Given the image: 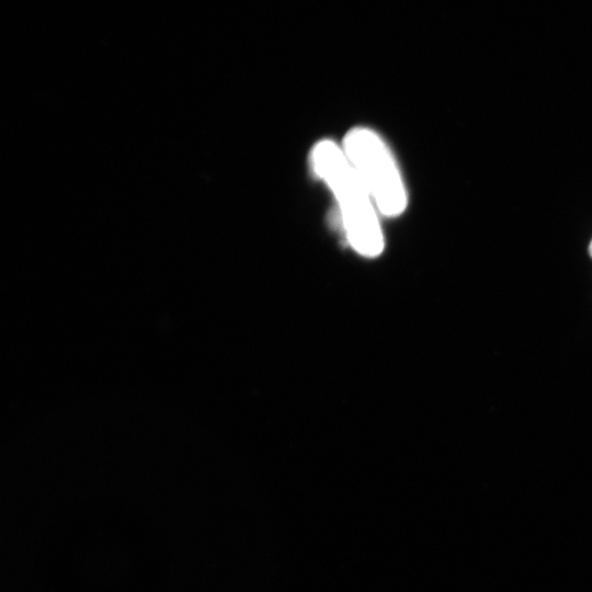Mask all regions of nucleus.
Returning <instances> with one entry per match:
<instances>
[{
	"label": "nucleus",
	"instance_id": "obj_1",
	"mask_svg": "<svg viewBox=\"0 0 592 592\" xmlns=\"http://www.w3.org/2000/svg\"><path fill=\"white\" fill-rule=\"evenodd\" d=\"M310 166L332 192L351 247L364 257L379 255L384 249L379 212L342 146L329 139L318 141L310 151Z\"/></svg>",
	"mask_w": 592,
	"mask_h": 592
},
{
	"label": "nucleus",
	"instance_id": "obj_2",
	"mask_svg": "<svg viewBox=\"0 0 592 592\" xmlns=\"http://www.w3.org/2000/svg\"><path fill=\"white\" fill-rule=\"evenodd\" d=\"M342 149L369 193L379 214L396 217L408 205V194L397 162L374 130L355 127L344 136Z\"/></svg>",
	"mask_w": 592,
	"mask_h": 592
},
{
	"label": "nucleus",
	"instance_id": "obj_3",
	"mask_svg": "<svg viewBox=\"0 0 592 592\" xmlns=\"http://www.w3.org/2000/svg\"><path fill=\"white\" fill-rule=\"evenodd\" d=\"M589 252H590V254H591V257H592V240H591V242H590V244H589Z\"/></svg>",
	"mask_w": 592,
	"mask_h": 592
}]
</instances>
